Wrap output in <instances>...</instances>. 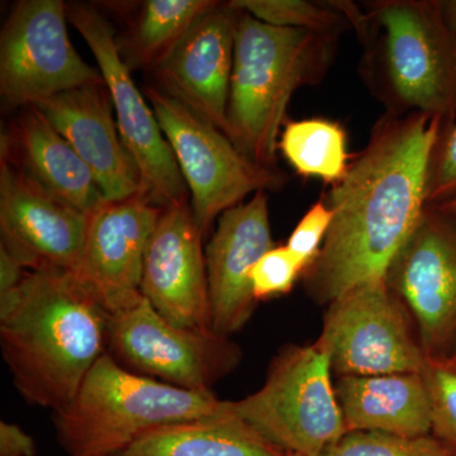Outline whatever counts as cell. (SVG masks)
Here are the masks:
<instances>
[{"label": "cell", "mask_w": 456, "mask_h": 456, "mask_svg": "<svg viewBox=\"0 0 456 456\" xmlns=\"http://www.w3.org/2000/svg\"><path fill=\"white\" fill-rule=\"evenodd\" d=\"M446 123L422 113L387 112L326 202L334 212L325 242L302 278L330 305L359 285L386 278L419 224L435 149Z\"/></svg>", "instance_id": "6da1fadb"}, {"label": "cell", "mask_w": 456, "mask_h": 456, "mask_svg": "<svg viewBox=\"0 0 456 456\" xmlns=\"http://www.w3.org/2000/svg\"><path fill=\"white\" fill-rule=\"evenodd\" d=\"M110 314L74 273L27 272L0 297V345L14 387L27 403L68 406L108 351Z\"/></svg>", "instance_id": "7a4b0ae2"}, {"label": "cell", "mask_w": 456, "mask_h": 456, "mask_svg": "<svg viewBox=\"0 0 456 456\" xmlns=\"http://www.w3.org/2000/svg\"><path fill=\"white\" fill-rule=\"evenodd\" d=\"M336 44L338 36L266 25L240 11L227 122L228 137L246 158L278 169L288 104L296 90L326 77Z\"/></svg>", "instance_id": "3957f363"}, {"label": "cell", "mask_w": 456, "mask_h": 456, "mask_svg": "<svg viewBox=\"0 0 456 456\" xmlns=\"http://www.w3.org/2000/svg\"><path fill=\"white\" fill-rule=\"evenodd\" d=\"M212 392H193L134 373L106 353L73 401L53 415L56 437L70 456H113L163 426L220 415Z\"/></svg>", "instance_id": "277c9868"}, {"label": "cell", "mask_w": 456, "mask_h": 456, "mask_svg": "<svg viewBox=\"0 0 456 456\" xmlns=\"http://www.w3.org/2000/svg\"><path fill=\"white\" fill-rule=\"evenodd\" d=\"M382 29L384 95L388 112L422 113L446 125L456 117V38L437 0H378L365 5Z\"/></svg>", "instance_id": "5b68a950"}, {"label": "cell", "mask_w": 456, "mask_h": 456, "mask_svg": "<svg viewBox=\"0 0 456 456\" xmlns=\"http://www.w3.org/2000/svg\"><path fill=\"white\" fill-rule=\"evenodd\" d=\"M332 373L320 342L287 346L259 391L230 402L231 411L288 454L322 456L346 434Z\"/></svg>", "instance_id": "8992f818"}, {"label": "cell", "mask_w": 456, "mask_h": 456, "mask_svg": "<svg viewBox=\"0 0 456 456\" xmlns=\"http://www.w3.org/2000/svg\"><path fill=\"white\" fill-rule=\"evenodd\" d=\"M143 95L173 150L191 196L194 217L203 237L216 218L257 191L285 187L284 171L270 169L246 158L224 132L178 98L145 86Z\"/></svg>", "instance_id": "52a82bcc"}, {"label": "cell", "mask_w": 456, "mask_h": 456, "mask_svg": "<svg viewBox=\"0 0 456 456\" xmlns=\"http://www.w3.org/2000/svg\"><path fill=\"white\" fill-rule=\"evenodd\" d=\"M317 341L338 377L422 373L428 362L406 307L386 278L330 303Z\"/></svg>", "instance_id": "ba28073f"}, {"label": "cell", "mask_w": 456, "mask_h": 456, "mask_svg": "<svg viewBox=\"0 0 456 456\" xmlns=\"http://www.w3.org/2000/svg\"><path fill=\"white\" fill-rule=\"evenodd\" d=\"M107 353L127 370L193 392H211L241 360L227 336L174 325L145 298L110 316Z\"/></svg>", "instance_id": "9c48e42d"}, {"label": "cell", "mask_w": 456, "mask_h": 456, "mask_svg": "<svg viewBox=\"0 0 456 456\" xmlns=\"http://www.w3.org/2000/svg\"><path fill=\"white\" fill-rule=\"evenodd\" d=\"M61 0H20L0 37V98L5 110L89 84H103L99 69L74 49Z\"/></svg>", "instance_id": "30bf717a"}, {"label": "cell", "mask_w": 456, "mask_h": 456, "mask_svg": "<svg viewBox=\"0 0 456 456\" xmlns=\"http://www.w3.org/2000/svg\"><path fill=\"white\" fill-rule=\"evenodd\" d=\"M65 4L68 20L88 44L110 90L119 134L139 169L142 193L159 208L187 200L188 187L173 150L119 55L110 20L89 3Z\"/></svg>", "instance_id": "8fae6325"}, {"label": "cell", "mask_w": 456, "mask_h": 456, "mask_svg": "<svg viewBox=\"0 0 456 456\" xmlns=\"http://www.w3.org/2000/svg\"><path fill=\"white\" fill-rule=\"evenodd\" d=\"M387 283L401 299L428 359L456 354V217L426 206L393 259Z\"/></svg>", "instance_id": "7c38bea8"}, {"label": "cell", "mask_w": 456, "mask_h": 456, "mask_svg": "<svg viewBox=\"0 0 456 456\" xmlns=\"http://www.w3.org/2000/svg\"><path fill=\"white\" fill-rule=\"evenodd\" d=\"M88 216L0 159V248L26 270L77 273Z\"/></svg>", "instance_id": "4fadbf2b"}, {"label": "cell", "mask_w": 456, "mask_h": 456, "mask_svg": "<svg viewBox=\"0 0 456 456\" xmlns=\"http://www.w3.org/2000/svg\"><path fill=\"white\" fill-rule=\"evenodd\" d=\"M161 211L140 193L106 200L88 216L82 261L75 275L110 316L143 298V260Z\"/></svg>", "instance_id": "5bb4252c"}, {"label": "cell", "mask_w": 456, "mask_h": 456, "mask_svg": "<svg viewBox=\"0 0 456 456\" xmlns=\"http://www.w3.org/2000/svg\"><path fill=\"white\" fill-rule=\"evenodd\" d=\"M203 239L187 198L163 208L143 260L141 294L184 329H212Z\"/></svg>", "instance_id": "9a60e30c"}, {"label": "cell", "mask_w": 456, "mask_h": 456, "mask_svg": "<svg viewBox=\"0 0 456 456\" xmlns=\"http://www.w3.org/2000/svg\"><path fill=\"white\" fill-rule=\"evenodd\" d=\"M273 248L265 191H257L248 202L218 217L217 228L204 248L212 329L218 334L230 338L253 316L257 301L251 272Z\"/></svg>", "instance_id": "2e32d148"}, {"label": "cell", "mask_w": 456, "mask_h": 456, "mask_svg": "<svg viewBox=\"0 0 456 456\" xmlns=\"http://www.w3.org/2000/svg\"><path fill=\"white\" fill-rule=\"evenodd\" d=\"M239 16V9L230 2H216L173 53L151 71L159 88L187 104L227 137Z\"/></svg>", "instance_id": "e0dca14e"}, {"label": "cell", "mask_w": 456, "mask_h": 456, "mask_svg": "<svg viewBox=\"0 0 456 456\" xmlns=\"http://www.w3.org/2000/svg\"><path fill=\"white\" fill-rule=\"evenodd\" d=\"M33 107L80 156L106 200L113 202L142 193L139 169L113 118V102L106 83L66 90L42 99Z\"/></svg>", "instance_id": "ac0fdd59"}, {"label": "cell", "mask_w": 456, "mask_h": 456, "mask_svg": "<svg viewBox=\"0 0 456 456\" xmlns=\"http://www.w3.org/2000/svg\"><path fill=\"white\" fill-rule=\"evenodd\" d=\"M0 152L45 191L86 216L106 202L92 171L36 107L22 108L11 122Z\"/></svg>", "instance_id": "d6986e66"}, {"label": "cell", "mask_w": 456, "mask_h": 456, "mask_svg": "<svg viewBox=\"0 0 456 456\" xmlns=\"http://www.w3.org/2000/svg\"><path fill=\"white\" fill-rule=\"evenodd\" d=\"M336 395L346 432L431 435V408L421 373L338 377Z\"/></svg>", "instance_id": "ffe728a7"}, {"label": "cell", "mask_w": 456, "mask_h": 456, "mask_svg": "<svg viewBox=\"0 0 456 456\" xmlns=\"http://www.w3.org/2000/svg\"><path fill=\"white\" fill-rule=\"evenodd\" d=\"M113 456H292L231 411L154 428Z\"/></svg>", "instance_id": "44dd1931"}, {"label": "cell", "mask_w": 456, "mask_h": 456, "mask_svg": "<svg viewBox=\"0 0 456 456\" xmlns=\"http://www.w3.org/2000/svg\"><path fill=\"white\" fill-rule=\"evenodd\" d=\"M215 0H147L130 28L117 38L119 55L130 71L158 68Z\"/></svg>", "instance_id": "7402d4cb"}, {"label": "cell", "mask_w": 456, "mask_h": 456, "mask_svg": "<svg viewBox=\"0 0 456 456\" xmlns=\"http://www.w3.org/2000/svg\"><path fill=\"white\" fill-rule=\"evenodd\" d=\"M285 160L305 178L338 184L349 169L346 134L331 119H301L285 123L278 142Z\"/></svg>", "instance_id": "603a6c76"}, {"label": "cell", "mask_w": 456, "mask_h": 456, "mask_svg": "<svg viewBox=\"0 0 456 456\" xmlns=\"http://www.w3.org/2000/svg\"><path fill=\"white\" fill-rule=\"evenodd\" d=\"M231 5L266 25L340 36L349 20L329 2L308 0H231Z\"/></svg>", "instance_id": "cb8c5ba5"}, {"label": "cell", "mask_w": 456, "mask_h": 456, "mask_svg": "<svg viewBox=\"0 0 456 456\" xmlns=\"http://www.w3.org/2000/svg\"><path fill=\"white\" fill-rule=\"evenodd\" d=\"M322 456H452L445 445L428 436H399L375 431L346 432Z\"/></svg>", "instance_id": "d4e9b609"}, {"label": "cell", "mask_w": 456, "mask_h": 456, "mask_svg": "<svg viewBox=\"0 0 456 456\" xmlns=\"http://www.w3.org/2000/svg\"><path fill=\"white\" fill-rule=\"evenodd\" d=\"M431 408V435L456 456V359H428L422 371Z\"/></svg>", "instance_id": "484cf974"}, {"label": "cell", "mask_w": 456, "mask_h": 456, "mask_svg": "<svg viewBox=\"0 0 456 456\" xmlns=\"http://www.w3.org/2000/svg\"><path fill=\"white\" fill-rule=\"evenodd\" d=\"M303 273L305 266L287 245L274 246L260 257L251 272L255 298L260 301L289 292Z\"/></svg>", "instance_id": "4316f807"}, {"label": "cell", "mask_w": 456, "mask_h": 456, "mask_svg": "<svg viewBox=\"0 0 456 456\" xmlns=\"http://www.w3.org/2000/svg\"><path fill=\"white\" fill-rule=\"evenodd\" d=\"M456 196V122L446 126L428 170L426 204L436 206Z\"/></svg>", "instance_id": "83f0119b"}, {"label": "cell", "mask_w": 456, "mask_h": 456, "mask_svg": "<svg viewBox=\"0 0 456 456\" xmlns=\"http://www.w3.org/2000/svg\"><path fill=\"white\" fill-rule=\"evenodd\" d=\"M332 218L334 212L330 208L326 200H320L312 204L311 208L290 233L287 248L301 261L305 272L320 254L331 226Z\"/></svg>", "instance_id": "f1b7e54d"}, {"label": "cell", "mask_w": 456, "mask_h": 456, "mask_svg": "<svg viewBox=\"0 0 456 456\" xmlns=\"http://www.w3.org/2000/svg\"><path fill=\"white\" fill-rule=\"evenodd\" d=\"M35 440L18 425L0 422V456H36Z\"/></svg>", "instance_id": "f546056e"}, {"label": "cell", "mask_w": 456, "mask_h": 456, "mask_svg": "<svg viewBox=\"0 0 456 456\" xmlns=\"http://www.w3.org/2000/svg\"><path fill=\"white\" fill-rule=\"evenodd\" d=\"M27 272L28 270L16 257L12 256L5 248H0V297L17 290Z\"/></svg>", "instance_id": "4dcf8cb0"}, {"label": "cell", "mask_w": 456, "mask_h": 456, "mask_svg": "<svg viewBox=\"0 0 456 456\" xmlns=\"http://www.w3.org/2000/svg\"><path fill=\"white\" fill-rule=\"evenodd\" d=\"M443 13L450 32H452V36L456 38V0L443 2Z\"/></svg>", "instance_id": "1f68e13d"}, {"label": "cell", "mask_w": 456, "mask_h": 456, "mask_svg": "<svg viewBox=\"0 0 456 456\" xmlns=\"http://www.w3.org/2000/svg\"><path fill=\"white\" fill-rule=\"evenodd\" d=\"M437 208L440 211L449 213V215L454 216L456 217V196L450 198V200H445V202L436 204Z\"/></svg>", "instance_id": "d6a6232c"}, {"label": "cell", "mask_w": 456, "mask_h": 456, "mask_svg": "<svg viewBox=\"0 0 456 456\" xmlns=\"http://www.w3.org/2000/svg\"><path fill=\"white\" fill-rule=\"evenodd\" d=\"M82 456H95V455H82Z\"/></svg>", "instance_id": "836d02e7"}, {"label": "cell", "mask_w": 456, "mask_h": 456, "mask_svg": "<svg viewBox=\"0 0 456 456\" xmlns=\"http://www.w3.org/2000/svg\"><path fill=\"white\" fill-rule=\"evenodd\" d=\"M452 358L456 359V354H455V355H454V356H452Z\"/></svg>", "instance_id": "e575fe53"}, {"label": "cell", "mask_w": 456, "mask_h": 456, "mask_svg": "<svg viewBox=\"0 0 456 456\" xmlns=\"http://www.w3.org/2000/svg\"><path fill=\"white\" fill-rule=\"evenodd\" d=\"M292 456H298V455H292Z\"/></svg>", "instance_id": "d590c367"}]
</instances>
